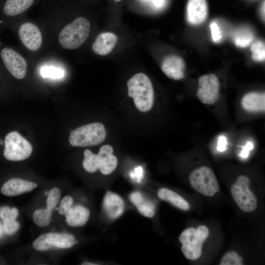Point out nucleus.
Listing matches in <instances>:
<instances>
[{"label": "nucleus", "instance_id": "nucleus-1", "mask_svg": "<svg viewBox=\"0 0 265 265\" xmlns=\"http://www.w3.org/2000/svg\"><path fill=\"white\" fill-rule=\"evenodd\" d=\"M128 95L133 100L136 107L146 112L153 107L154 93L150 78L145 74L138 73L132 76L127 82Z\"/></svg>", "mask_w": 265, "mask_h": 265}, {"label": "nucleus", "instance_id": "nucleus-2", "mask_svg": "<svg viewBox=\"0 0 265 265\" xmlns=\"http://www.w3.org/2000/svg\"><path fill=\"white\" fill-rule=\"evenodd\" d=\"M90 32L88 20L84 17H78L61 29L58 35V42L64 49H76L87 39Z\"/></svg>", "mask_w": 265, "mask_h": 265}, {"label": "nucleus", "instance_id": "nucleus-3", "mask_svg": "<svg viewBox=\"0 0 265 265\" xmlns=\"http://www.w3.org/2000/svg\"><path fill=\"white\" fill-rule=\"evenodd\" d=\"M82 166L85 171L95 173L98 170L104 175L113 173L118 165L117 157L113 154V149L109 145H103L97 154L86 149L84 153Z\"/></svg>", "mask_w": 265, "mask_h": 265}, {"label": "nucleus", "instance_id": "nucleus-4", "mask_svg": "<svg viewBox=\"0 0 265 265\" xmlns=\"http://www.w3.org/2000/svg\"><path fill=\"white\" fill-rule=\"evenodd\" d=\"M106 137V131L103 124L94 122L81 126L73 131L69 140L74 147H88L99 145Z\"/></svg>", "mask_w": 265, "mask_h": 265}, {"label": "nucleus", "instance_id": "nucleus-5", "mask_svg": "<svg viewBox=\"0 0 265 265\" xmlns=\"http://www.w3.org/2000/svg\"><path fill=\"white\" fill-rule=\"evenodd\" d=\"M209 234V229L204 225L198 227L197 229L189 228L185 230L179 238L182 243L181 250L185 257L190 260L199 258L202 254L203 244Z\"/></svg>", "mask_w": 265, "mask_h": 265}, {"label": "nucleus", "instance_id": "nucleus-6", "mask_svg": "<svg viewBox=\"0 0 265 265\" xmlns=\"http://www.w3.org/2000/svg\"><path fill=\"white\" fill-rule=\"evenodd\" d=\"M189 181L196 191L206 196H213L219 190L216 176L213 170L208 166H200L193 170Z\"/></svg>", "mask_w": 265, "mask_h": 265}, {"label": "nucleus", "instance_id": "nucleus-7", "mask_svg": "<svg viewBox=\"0 0 265 265\" xmlns=\"http://www.w3.org/2000/svg\"><path fill=\"white\" fill-rule=\"evenodd\" d=\"M3 155L11 161H21L31 155L33 148L31 144L17 132H11L6 134L4 140Z\"/></svg>", "mask_w": 265, "mask_h": 265}, {"label": "nucleus", "instance_id": "nucleus-8", "mask_svg": "<svg viewBox=\"0 0 265 265\" xmlns=\"http://www.w3.org/2000/svg\"><path fill=\"white\" fill-rule=\"evenodd\" d=\"M250 179L245 175L239 176L232 185L231 194L239 208L244 212L254 211L258 205L256 195L250 190Z\"/></svg>", "mask_w": 265, "mask_h": 265}, {"label": "nucleus", "instance_id": "nucleus-9", "mask_svg": "<svg viewBox=\"0 0 265 265\" xmlns=\"http://www.w3.org/2000/svg\"><path fill=\"white\" fill-rule=\"evenodd\" d=\"M0 59L14 78L21 80L26 77L27 69L26 61L15 50L8 46H0Z\"/></svg>", "mask_w": 265, "mask_h": 265}, {"label": "nucleus", "instance_id": "nucleus-10", "mask_svg": "<svg viewBox=\"0 0 265 265\" xmlns=\"http://www.w3.org/2000/svg\"><path fill=\"white\" fill-rule=\"evenodd\" d=\"M75 237L69 233H49L40 235L33 242V248L46 251L54 248L68 249L76 244Z\"/></svg>", "mask_w": 265, "mask_h": 265}, {"label": "nucleus", "instance_id": "nucleus-11", "mask_svg": "<svg viewBox=\"0 0 265 265\" xmlns=\"http://www.w3.org/2000/svg\"><path fill=\"white\" fill-rule=\"evenodd\" d=\"M219 91L220 82L215 75L206 74L199 78L196 95L203 104L215 103L219 99Z\"/></svg>", "mask_w": 265, "mask_h": 265}, {"label": "nucleus", "instance_id": "nucleus-12", "mask_svg": "<svg viewBox=\"0 0 265 265\" xmlns=\"http://www.w3.org/2000/svg\"><path fill=\"white\" fill-rule=\"evenodd\" d=\"M18 35L24 47L31 52H36L42 46V34L34 23L26 22L21 24L18 28Z\"/></svg>", "mask_w": 265, "mask_h": 265}, {"label": "nucleus", "instance_id": "nucleus-13", "mask_svg": "<svg viewBox=\"0 0 265 265\" xmlns=\"http://www.w3.org/2000/svg\"><path fill=\"white\" fill-rule=\"evenodd\" d=\"M103 206L106 216L111 220L119 218L125 211V202L122 198L111 191L106 193L103 199Z\"/></svg>", "mask_w": 265, "mask_h": 265}, {"label": "nucleus", "instance_id": "nucleus-14", "mask_svg": "<svg viewBox=\"0 0 265 265\" xmlns=\"http://www.w3.org/2000/svg\"><path fill=\"white\" fill-rule=\"evenodd\" d=\"M185 66L182 58L175 55H170L163 59L161 69L169 78L180 80L185 77Z\"/></svg>", "mask_w": 265, "mask_h": 265}, {"label": "nucleus", "instance_id": "nucleus-15", "mask_svg": "<svg viewBox=\"0 0 265 265\" xmlns=\"http://www.w3.org/2000/svg\"><path fill=\"white\" fill-rule=\"evenodd\" d=\"M37 0H4L0 15L4 19L18 16L29 9Z\"/></svg>", "mask_w": 265, "mask_h": 265}, {"label": "nucleus", "instance_id": "nucleus-16", "mask_svg": "<svg viewBox=\"0 0 265 265\" xmlns=\"http://www.w3.org/2000/svg\"><path fill=\"white\" fill-rule=\"evenodd\" d=\"M186 10L187 19L190 24H201L206 20L208 16L207 1L206 0H188Z\"/></svg>", "mask_w": 265, "mask_h": 265}, {"label": "nucleus", "instance_id": "nucleus-17", "mask_svg": "<svg viewBox=\"0 0 265 265\" xmlns=\"http://www.w3.org/2000/svg\"><path fill=\"white\" fill-rule=\"evenodd\" d=\"M37 186V184L34 182L19 178H12L3 184L1 188V192L4 195L13 196L31 191Z\"/></svg>", "mask_w": 265, "mask_h": 265}, {"label": "nucleus", "instance_id": "nucleus-18", "mask_svg": "<svg viewBox=\"0 0 265 265\" xmlns=\"http://www.w3.org/2000/svg\"><path fill=\"white\" fill-rule=\"evenodd\" d=\"M118 41L117 36L111 32H103L95 38L92 45L96 54L105 56L109 54L114 48Z\"/></svg>", "mask_w": 265, "mask_h": 265}, {"label": "nucleus", "instance_id": "nucleus-19", "mask_svg": "<svg viewBox=\"0 0 265 265\" xmlns=\"http://www.w3.org/2000/svg\"><path fill=\"white\" fill-rule=\"evenodd\" d=\"M90 214V211L87 208L82 205H76L72 207L65 216L68 225L80 227L87 223Z\"/></svg>", "mask_w": 265, "mask_h": 265}, {"label": "nucleus", "instance_id": "nucleus-20", "mask_svg": "<svg viewBox=\"0 0 265 265\" xmlns=\"http://www.w3.org/2000/svg\"><path fill=\"white\" fill-rule=\"evenodd\" d=\"M241 105L244 109L249 112H264L265 93L252 92L246 94L242 99Z\"/></svg>", "mask_w": 265, "mask_h": 265}, {"label": "nucleus", "instance_id": "nucleus-21", "mask_svg": "<svg viewBox=\"0 0 265 265\" xmlns=\"http://www.w3.org/2000/svg\"><path fill=\"white\" fill-rule=\"evenodd\" d=\"M129 199L142 215L147 218H152L154 216L155 206L146 200L141 192L139 191L132 192L130 194Z\"/></svg>", "mask_w": 265, "mask_h": 265}, {"label": "nucleus", "instance_id": "nucleus-22", "mask_svg": "<svg viewBox=\"0 0 265 265\" xmlns=\"http://www.w3.org/2000/svg\"><path fill=\"white\" fill-rule=\"evenodd\" d=\"M158 197L161 200L170 203L174 206L187 211L189 208V203L177 192L167 188H160L157 192Z\"/></svg>", "mask_w": 265, "mask_h": 265}, {"label": "nucleus", "instance_id": "nucleus-23", "mask_svg": "<svg viewBox=\"0 0 265 265\" xmlns=\"http://www.w3.org/2000/svg\"><path fill=\"white\" fill-rule=\"evenodd\" d=\"M253 35L247 29H240L234 34L233 39L235 44L239 47L245 48L249 46L253 40Z\"/></svg>", "mask_w": 265, "mask_h": 265}, {"label": "nucleus", "instance_id": "nucleus-24", "mask_svg": "<svg viewBox=\"0 0 265 265\" xmlns=\"http://www.w3.org/2000/svg\"><path fill=\"white\" fill-rule=\"evenodd\" d=\"M52 211L46 209L36 210L33 214V220L39 227H45L49 225L51 221Z\"/></svg>", "mask_w": 265, "mask_h": 265}, {"label": "nucleus", "instance_id": "nucleus-25", "mask_svg": "<svg viewBox=\"0 0 265 265\" xmlns=\"http://www.w3.org/2000/svg\"><path fill=\"white\" fill-rule=\"evenodd\" d=\"M252 53V58L255 61H262L265 58V43L261 41H257L254 42L251 47Z\"/></svg>", "mask_w": 265, "mask_h": 265}, {"label": "nucleus", "instance_id": "nucleus-26", "mask_svg": "<svg viewBox=\"0 0 265 265\" xmlns=\"http://www.w3.org/2000/svg\"><path fill=\"white\" fill-rule=\"evenodd\" d=\"M61 197V192L57 187H53L49 192L47 199V209L53 211L56 208Z\"/></svg>", "mask_w": 265, "mask_h": 265}, {"label": "nucleus", "instance_id": "nucleus-27", "mask_svg": "<svg viewBox=\"0 0 265 265\" xmlns=\"http://www.w3.org/2000/svg\"><path fill=\"white\" fill-rule=\"evenodd\" d=\"M242 264V258L234 251L226 253L220 263V265H241Z\"/></svg>", "mask_w": 265, "mask_h": 265}, {"label": "nucleus", "instance_id": "nucleus-28", "mask_svg": "<svg viewBox=\"0 0 265 265\" xmlns=\"http://www.w3.org/2000/svg\"><path fill=\"white\" fill-rule=\"evenodd\" d=\"M41 74L44 78L57 79L63 77L64 72L62 70L56 67H46L42 69Z\"/></svg>", "mask_w": 265, "mask_h": 265}, {"label": "nucleus", "instance_id": "nucleus-29", "mask_svg": "<svg viewBox=\"0 0 265 265\" xmlns=\"http://www.w3.org/2000/svg\"><path fill=\"white\" fill-rule=\"evenodd\" d=\"M18 214V210L16 208H10L7 206H2L0 208V217L2 220L16 219Z\"/></svg>", "mask_w": 265, "mask_h": 265}, {"label": "nucleus", "instance_id": "nucleus-30", "mask_svg": "<svg viewBox=\"0 0 265 265\" xmlns=\"http://www.w3.org/2000/svg\"><path fill=\"white\" fill-rule=\"evenodd\" d=\"M3 229L5 232L8 235H13L16 233L20 228L19 223L14 219H7L3 220Z\"/></svg>", "mask_w": 265, "mask_h": 265}, {"label": "nucleus", "instance_id": "nucleus-31", "mask_svg": "<svg viewBox=\"0 0 265 265\" xmlns=\"http://www.w3.org/2000/svg\"><path fill=\"white\" fill-rule=\"evenodd\" d=\"M73 199L69 195L64 197L60 203L58 209V213L62 215H65L73 204Z\"/></svg>", "mask_w": 265, "mask_h": 265}, {"label": "nucleus", "instance_id": "nucleus-32", "mask_svg": "<svg viewBox=\"0 0 265 265\" xmlns=\"http://www.w3.org/2000/svg\"><path fill=\"white\" fill-rule=\"evenodd\" d=\"M212 37L215 42H218L222 38V35L219 27L216 23L213 22L210 25Z\"/></svg>", "mask_w": 265, "mask_h": 265}, {"label": "nucleus", "instance_id": "nucleus-33", "mask_svg": "<svg viewBox=\"0 0 265 265\" xmlns=\"http://www.w3.org/2000/svg\"><path fill=\"white\" fill-rule=\"evenodd\" d=\"M253 148V143L251 142H248L241 151L239 155L240 157L243 159L246 158L249 155V151Z\"/></svg>", "mask_w": 265, "mask_h": 265}, {"label": "nucleus", "instance_id": "nucleus-34", "mask_svg": "<svg viewBox=\"0 0 265 265\" xmlns=\"http://www.w3.org/2000/svg\"><path fill=\"white\" fill-rule=\"evenodd\" d=\"M217 144V150L218 151L223 152L225 151L227 145L226 138L223 135L220 136L218 138Z\"/></svg>", "mask_w": 265, "mask_h": 265}, {"label": "nucleus", "instance_id": "nucleus-35", "mask_svg": "<svg viewBox=\"0 0 265 265\" xmlns=\"http://www.w3.org/2000/svg\"><path fill=\"white\" fill-rule=\"evenodd\" d=\"M154 6L157 9H160L164 6L165 0H150Z\"/></svg>", "mask_w": 265, "mask_h": 265}, {"label": "nucleus", "instance_id": "nucleus-36", "mask_svg": "<svg viewBox=\"0 0 265 265\" xmlns=\"http://www.w3.org/2000/svg\"><path fill=\"white\" fill-rule=\"evenodd\" d=\"M82 265H98V264H95L92 262H83L81 264Z\"/></svg>", "mask_w": 265, "mask_h": 265}, {"label": "nucleus", "instance_id": "nucleus-37", "mask_svg": "<svg viewBox=\"0 0 265 265\" xmlns=\"http://www.w3.org/2000/svg\"><path fill=\"white\" fill-rule=\"evenodd\" d=\"M262 16L265 19V2L263 3V4L262 6Z\"/></svg>", "mask_w": 265, "mask_h": 265}, {"label": "nucleus", "instance_id": "nucleus-38", "mask_svg": "<svg viewBox=\"0 0 265 265\" xmlns=\"http://www.w3.org/2000/svg\"><path fill=\"white\" fill-rule=\"evenodd\" d=\"M114 0L115 1L118 2V1H121V0Z\"/></svg>", "mask_w": 265, "mask_h": 265}, {"label": "nucleus", "instance_id": "nucleus-39", "mask_svg": "<svg viewBox=\"0 0 265 265\" xmlns=\"http://www.w3.org/2000/svg\"></svg>", "mask_w": 265, "mask_h": 265}]
</instances>
